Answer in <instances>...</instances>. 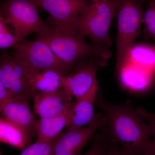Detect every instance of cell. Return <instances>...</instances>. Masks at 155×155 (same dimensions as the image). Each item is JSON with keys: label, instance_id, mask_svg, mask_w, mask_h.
<instances>
[{"label": "cell", "instance_id": "obj_3", "mask_svg": "<svg viewBox=\"0 0 155 155\" xmlns=\"http://www.w3.org/2000/svg\"><path fill=\"white\" fill-rule=\"evenodd\" d=\"M119 1L101 0L91 2L76 20V32L88 37L96 46L110 50L112 41L109 31Z\"/></svg>", "mask_w": 155, "mask_h": 155}, {"label": "cell", "instance_id": "obj_27", "mask_svg": "<svg viewBox=\"0 0 155 155\" xmlns=\"http://www.w3.org/2000/svg\"><path fill=\"white\" fill-rule=\"evenodd\" d=\"M0 155H3L2 154V152H1V149H0Z\"/></svg>", "mask_w": 155, "mask_h": 155}, {"label": "cell", "instance_id": "obj_25", "mask_svg": "<svg viewBox=\"0 0 155 155\" xmlns=\"http://www.w3.org/2000/svg\"><path fill=\"white\" fill-rule=\"evenodd\" d=\"M5 19L2 17L0 18V34L9 32Z\"/></svg>", "mask_w": 155, "mask_h": 155}, {"label": "cell", "instance_id": "obj_4", "mask_svg": "<svg viewBox=\"0 0 155 155\" xmlns=\"http://www.w3.org/2000/svg\"><path fill=\"white\" fill-rule=\"evenodd\" d=\"M146 0H119L117 14L116 66L119 71L128 64L131 48L141 33Z\"/></svg>", "mask_w": 155, "mask_h": 155}, {"label": "cell", "instance_id": "obj_2", "mask_svg": "<svg viewBox=\"0 0 155 155\" xmlns=\"http://www.w3.org/2000/svg\"><path fill=\"white\" fill-rule=\"evenodd\" d=\"M38 39L48 46L59 60L69 68L71 73L90 59L97 58L107 61L112 56L110 50L89 44L84 37L76 32L56 30L54 33L49 36Z\"/></svg>", "mask_w": 155, "mask_h": 155}, {"label": "cell", "instance_id": "obj_16", "mask_svg": "<svg viewBox=\"0 0 155 155\" xmlns=\"http://www.w3.org/2000/svg\"><path fill=\"white\" fill-rule=\"evenodd\" d=\"M31 142L27 134L20 127L0 116V143L22 150L30 145Z\"/></svg>", "mask_w": 155, "mask_h": 155}, {"label": "cell", "instance_id": "obj_7", "mask_svg": "<svg viewBox=\"0 0 155 155\" xmlns=\"http://www.w3.org/2000/svg\"><path fill=\"white\" fill-rule=\"evenodd\" d=\"M106 115L97 113L88 126L68 127L55 138L51 155H81L85 145L95 135L97 130L107 127Z\"/></svg>", "mask_w": 155, "mask_h": 155}, {"label": "cell", "instance_id": "obj_17", "mask_svg": "<svg viewBox=\"0 0 155 155\" xmlns=\"http://www.w3.org/2000/svg\"><path fill=\"white\" fill-rule=\"evenodd\" d=\"M137 66L148 70L155 69V47L139 45L133 47L130 54V60Z\"/></svg>", "mask_w": 155, "mask_h": 155}, {"label": "cell", "instance_id": "obj_14", "mask_svg": "<svg viewBox=\"0 0 155 155\" xmlns=\"http://www.w3.org/2000/svg\"><path fill=\"white\" fill-rule=\"evenodd\" d=\"M99 88L98 84L95 85L86 94L75 99L72 108V121L68 127H82L90 123L96 114L94 105Z\"/></svg>", "mask_w": 155, "mask_h": 155}, {"label": "cell", "instance_id": "obj_8", "mask_svg": "<svg viewBox=\"0 0 155 155\" xmlns=\"http://www.w3.org/2000/svg\"><path fill=\"white\" fill-rule=\"evenodd\" d=\"M14 54L21 60L31 70L40 71L54 69L64 76L71 71L53 52L48 46L38 39L35 41L24 39L15 46Z\"/></svg>", "mask_w": 155, "mask_h": 155}, {"label": "cell", "instance_id": "obj_9", "mask_svg": "<svg viewBox=\"0 0 155 155\" xmlns=\"http://www.w3.org/2000/svg\"><path fill=\"white\" fill-rule=\"evenodd\" d=\"M30 1L37 8L43 9L49 14L54 28L58 31L66 32H76V20L91 3L87 0Z\"/></svg>", "mask_w": 155, "mask_h": 155}, {"label": "cell", "instance_id": "obj_23", "mask_svg": "<svg viewBox=\"0 0 155 155\" xmlns=\"http://www.w3.org/2000/svg\"><path fill=\"white\" fill-rule=\"evenodd\" d=\"M104 155H129L124 151L121 146L109 140L107 147Z\"/></svg>", "mask_w": 155, "mask_h": 155}, {"label": "cell", "instance_id": "obj_13", "mask_svg": "<svg viewBox=\"0 0 155 155\" xmlns=\"http://www.w3.org/2000/svg\"><path fill=\"white\" fill-rule=\"evenodd\" d=\"M72 106L58 116L40 118L38 122L37 141H51L61 133L64 127H69L72 121Z\"/></svg>", "mask_w": 155, "mask_h": 155}, {"label": "cell", "instance_id": "obj_19", "mask_svg": "<svg viewBox=\"0 0 155 155\" xmlns=\"http://www.w3.org/2000/svg\"><path fill=\"white\" fill-rule=\"evenodd\" d=\"M92 144L83 155H104L109 143V130L107 127L102 129L98 134H95L92 138Z\"/></svg>", "mask_w": 155, "mask_h": 155}, {"label": "cell", "instance_id": "obj_6", "mask_svg": "<svg viewBox=\"0 0 155 155\" xmlns=\"http://www.w3.org/2000/svg\"><path fill=\"white\" fill-rule=\"evenodd\" d=\"M29 68L15 55H0V80L11 97L33 99L35 94L29 82Z\"/></svg>", "mask_w": 155, "mask_h": 155}, {"label": "cell", "instance_id": "obj_11", "mask_svg": "<svg viewBox=\"0 0 155 155\" xmlns=\"http://www.w3.org/2000/svg\"><path fill=\"white\" fill-rule=\"evenodd\" d=\"M0 116L20 127L31 141L36 136L38 120L31 110L28 100L11 97L0 110Z\"/></svg>", "mask_w": 155, "mask_h": 155}, {"label": "cell", "instance_id": "obj_1", "mask_svg": "<svg viewBox=\"0 0 155 155\" xmlns=\"http://www.w3.org/2000/svg\"><path fill=\"white\" fill-rule=\"evenodd\" d=\"M95 104L107 117L109 140L120 145L129 155H146L151 137L149 125L131 102L121 104L107 102L99 88Z\"/></svg>", "mask_w": 155, "mask_h": 155}, {"label": "cell", "instance_id": "obj_20", "mask_svg": "<svg viewBox=\"0 0 155 155\" xmlns=\"http://www.w3.org/2000/svg\"><path fill=\"white\" fill-rule=\"evenodd\" d=\"M137 114L146 121L149 125L151 139L146 155H155V114L149 112L143 107H139L136 109Z\"/></svg>", "mask_w": 155, "mask_h": 155}, {"label": "cell", "instance_id": "obj_10", "mask_svg": "<svg viewBox=\"0 0 155 155\" xmlns=\"http://www.w3.org/2000/svg\"><path fill=\"white\" fill-rule=\"evenodd\" d=\"M107 63L102 59H90L81 64L73 73L61 76L62 88L75 99L82 96L97 85V72Z\"/></svg>", "mask_w": 155, "mask_h": 155}, {"label": "cell", "instance_id": "obj_5", "mask_svg": "<svg viewBox=\"0 0 155 155\" xmlns=\"http://www.w3.org/2000/svg\"><path fill=\"white\" fill-rule=\"evenodd\" d=\"M1 8L7 23L14 28L17 44L32 32L45 37L55 32V28L43 22L37 8L30 0H7Z\"/></svg>", "mask_w": 155, "mask_h": 155}, {"label": "cell", "instance_id": "obj_22", "mask_svg": "<svg viewBox=\"0 0 155 155\" xmlns=\"http://www.w3.org/2000/svg\"><path fill=\"white\" fill-rule=\"evenodd\" d=\"M17 44L15 35L9 32L0 34V49H6L14 47Z\"/></svg>", "mask_w": 155, "mask_h": 155}, {"label": "cell", "instance_id": "obj_15", "mask_svg": "<svg viewBox=\"0 0 155 155\" xmlns=\"http://www.w3.org/2000/svg\"><path fill=\"white\" fill-rule=\"evenodd\" d=\"M56 69L35 71L29 69V82L35 93L53 92L62 88L61 76Z\"/></svg>", "mask_w": 155, "mask_h": 155}, {"label": "cell", "instance_id": "obj_21", "mask_svg": "<svg viewBox=\"0 0 155 155\" xmlns=\"http://www.w3.org/2000/svg\"><path fill=\"white\" fill-rule=\"evenodd\" d=\"M55 138L50 142L36 141L25 147L19 155H51Z\"/></svg>", "mask_w": 155, "mask_h": 155}, {"label": "cell", "instance_id": "obj_24", "mask_svg": "<svg viewBox=\"0 0 155 155\" xmlns=\"http://www.w3.org/2000/svg\"><path fill=\"white\" fill-rule=\"evenodd\" d=\"M11 97L9 91L0 80V110Z\"/></svg>", "mask_w": 155, "mask_h": 155}, {"label": "cell", "instance_id": "obj_28", "mask_svg": "<svg viewBox=\"0 0 155 155\" xmlns=\"http://www.w3.org/2000/svg\"><path fill=\"white\" fill-rule=\"evenodd\" d=\"M2 17V15H1V14H0V18H1V17Z\"/></svg>", "mask_w": 155, "mask_h": 155}, {"label": "cell", "instance_id": "obj_12", "mask_svg": "<svg viewBox=\"0 0 155 155\" xmlns=\"http://www.w3.org/2000/svg\"><path fill=\"white\" fill-rule=\"evenodd\" d=\"M72 97L64 89L50 93H38L33 98L34 110L40 118L54 117L74 104Z\"/></svg>", "mask_w": 155, "mask_h": 155}, {"label": "cell", "instance_id": "obj_26", "mask_svg": "<svg viewBox=\"0 0 155 155\" xmlns=\"http://www.w3.org/2000/svg\"><path fill=\"white\" fill-rule=\"evenodd\" d=\"M91 2H98V1H101V0H90Z\"/></svg>", "mask_w": 155, "mask_h": 155}, {"label": "cell", "instance_id": "obj_18", "mask_svg": "<svg viewBox=\"0 0 155 155\" xmlns=\"http://www.w3.org/2000/svg\"><path fill=\"white\" fill-rule=\"evenodd\" d=\"M143 32L146 38L151 39L155 45V0L148 1L143 16Z\"/></svg>", "mask_w": 155, "mask_h": 155}]
</instances>
